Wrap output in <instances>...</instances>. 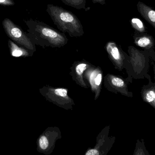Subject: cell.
<instances>
[{"instance_id":"6da1fadb","label":"cell","mask_w":155,"mask_h":155,"mask_svg":"<svg viewBox=\"0 0 155 155\" xmlns=\"http://www.w3.org/2000/svg\"><path fill=\"white\" fill-rule=\"evenodd\" d=\"M25 22L28 27L27 35L35 45L43 47L61 48L68 43L64 33L60 32L43 22L30 19Z\"/></svg>"},{"instance_id":"7a4b0ae2","label":"cell","mask_w":155,"mask_h":155,"mask_svg":"<svg viewBox=\"0 0 155 155\" xmlns=\"http://www.w3.org/2000/svg\"><path fill=\"white\" fill-rule=\"evenodd\" d=\"M46 11L54 24L63 32L75 37H81L84 33L81 22L71 12L53 4H48Z\"/></svg>"},{"instance_id":"3957f363","label":"cell","mask_w":155,"mask_h":155,"mask_svg":"<svg viewBox=\"0 0 155 155\" xmlns=\"http://www.w3.org/2000/svg\"><path fill=\"white\" fill-rule=\"evenodd\" d=\"M130 56L129 64L126 67L128 74L127 82L132 83L133 79H144L148 74L150 58L155 61V56L148 51H140L133 46L128 48Z\"/></svg>"},{"instance_id":"277c9868","label":"cell","mask_w":155,"mask_h":155,"mask_svg":"<svg viewBox=\"0 0 155 155\" xmlns=\"http://www.w3.org/2000/svg\"><path fill=\"white\" fill-rule=\"evenodd\" d=\"M2 23L5 33L13 42L33 52L36 51L35 45L30 39L27 33L19 25L7 18H5Z\"/></svg>"},{"instance_id":"5b68a950","label":"cell","mask_w":155,"mask_h":155,"mask_svg":"<svg viewBox=\"0 0 155 155\" xmlns=\"http://www.w3.org/2000/svg\"><path fill=\"white\" fill-rule=\"evenodd\" d=\"M104 48L117 69L122 71L126 68L129 64L130 56L118 45L114 41H109L106 44Z\"/></svg>"},{"instance_id":"8992f818","label":"cell","mask_w":155,"mask_h":155,"mask_svg":"<svg viewBox=\"0 0 155 155\" xmlns=\"http://www.w3.org/2000/svg\"><path fill=\"white\" fill-rule=\"evenodd\" d=\"M126 81L120 76H117L110 75L109 77V83L111 86V89L114 90L113 92L120 93L127 97H133V93L128 91Z\"/></svg>"},{"instance_id":"52a82bcc","label":"cell","mask_w":155,"mask_h":155,"mask_svg":"<svg viewBox=\"0 0 155 155\" xmlns=\"http://www.w3.org/2000/svg\"><path fill=\"white\" fill-rule=\"evenodd\" d=\"M134 38L135 44L137 46L144 49L155 56L153 49L155 41L153 36L147 34L145 33H139V34H135Z\"/></svg>"},{"instance_id":"ba28073f","label":"cell","mask_w":155,"mask_h":155,"mask_svg":"<svg viewBox=\"0 0 155 155\" xmlns=\"http://www.w3.org/2000/svg\"><path fill=\"white\" fill-rule=\"evenodd\" d=\"M146 79L148 80V83L142 87L141 96L143 102L149 104L155 109V83L152 82L149 74Z\"/></svg>"},{"instance_id":"9c48e42d","label":"cell","mask_w":155,"mask_h":155,"mask_svg":"<svg viewBox=\"0 0 155 155\" xmlns=\"http://www.w3.org/2000/svg\"><path fill=\"white\" fill-rule=\"evenodd\" d=\"M137 8L142 16L155 28V10L141 2L137 3Z\"/></svg>"},{"instance_id":"30bf717a","label":"cell","mask_w":155,"mask_h":155,"mask_svg":"<svg viewBox=\"0 0 155 155\" xmlns=\"http://www.w3.org/2000/svg\"><path fill=\"white\" fill-rule=\"evenodd\" d=\"M8 45L10 54L14 57H27L33 54V51L19 45L12 40H8Z\"/></svg>"},{"instance_id":"8fae6325","label":"cell","mask_w":155,"mask_h":155,"mask_svg":"<svg viewBox=\"0 0 155 155\" xmlns=\"http://www.w3.org/2000/svg\"><path fill=\"white\" fill-rule=\"evenodd\" d=\"M74 75H75L74 78L79 79L84 83L83 81V75L84 72L89 66V64L86 61L78 62L74 64Z\"/></svg>"},{"instance_id":"7c38bea8","label":"cell","mask_w":155,"mask_h":155,"mask_svg":"<svg viewBox=\"0 0 155 155\" xmlns=\"http://www.w3.org/2000/svg\"><path fill=\"white\" fill-rule=\"evenodd\" d=\"M64 4L75 9H86V0H61Z\"/></svg>"},{"instance_id":"4fadbf2b","label":"cell","mask_w":155,"mask_h":155,"mask_svg":"<svg viewBox=\"0 0 155 155\" xmlns=\"http://www.w3.org/2000/svg\"><path fill=\"white\" fill-rule=\"evenodd\" d=\"M132 27L139 33H146L145 25L142 21L138 18H133L131 20Z\"/></svg>"},{"instance_id":"5bb4252c","label":"cell","mask_w":155,"mask_h":155,"mask_svg":"<svg viewBox=\"0 0 155 155\" xmlns=\"http://www.w3.org/2000/svg\"><path fill=\"white\" fill-rule=\"evenodd\" d=\"M134 155H149V153L146 149L144 142L142 139L141 141L138 140L137 142L136 149L135 150Z\"/></svg>"},{"instance_id":"9a60e30c","label":"cell","mask_w":155,"mask_h":155,"mask_svg":"<svg viewBox=\"0 0 155 155\" xmlns=\"http://www.w3.org/2000/svg\"><path fill=\"white\" fill-rule=\"evenodd\" d=\"M38 146L39 148L42 151H45L49 148L50 141L46 136L42 135L40 136L38 140Z\"/></svg>"},{"instance_id":"2e32d148","label":"cell","mask_w":155,"mask_h":155,"mask_svg":"<svg viewBox=\"0 0 155 155\" xmlns=\"http://www.w3.org/2000/svg\"><path fill=\"white\" fill-rule=\"evenodd\" d=\"M103 76L101 73H98L94 79V85L97 87H99L102 82Z\"/></svg>"},{"instance_id":"e0dca14e","label":"cell","mask_w":155,"mask_h":155,"mask_svg":"<svg viewBox=\"0 0 155 155\" xmlns=\"http://www.w3.org/2000/svg\"><path fill=\"white\" fill-rule=\"evenodd\" d=\"M15 3L14 0H0V5L4 6H12L14 5Z\"/></svg>"},{"instance_id":"ac0fdd59","label":"cell","mask_w":155,"mask_h":155,"mask_svg":"<svg viewBox=\"0 0 155 155\" xmlns=\"http://www.w3.org/2000/svg\"><path fill=\"white\" fill-rule=\"evenodd\" d=\"M85 155H99V151L96 149H91L88 150L85 154Z\"/></svg>"},{"instance_id":"d6986e66","label":"cell","mask_w":155,"mask_h":155,"mask_svg":"<svg viewBox=\"0 0 155 155\" xmlns=\"http://www.w3.org/2000/svg\"><path fill=\"white\" fill-rule=\"evenodd\" d=\"M106 0H92V2H93L94 3H99L101 4V5H104L106 3Z\"/></svg>"},{"instance_id":"ffe728a7","label":"cell","mask_w":155,"mask_h":155,"mask_svg":"<svg viewBox=\"0 0 155 155\" xmlns=\"http://www.w3.org/2000/svg\"><path fill=\"white\" fill-rule=\"evenodd\" d=\"M153 69L154 74V79L155 80V64H154V65H153Z\"/></svg>"}]
</instances>
